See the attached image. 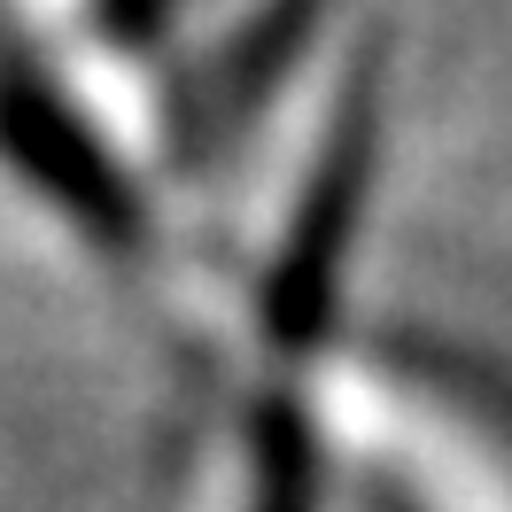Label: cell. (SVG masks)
<instances>
[{
	"mask_svg": "<svg viewBox=\"0 0 512 512\" xmlns=\"http://www.w3.org/2000/svg\"><path fill=\"white\" fill-rule=\"evenodd\" d=\"M0 132H8V148L32 163L39 179L63 194L70 210H78V218H94L109 241H132V210H125V194L101 179V156L63 125V117H55V101H39V94L0 101Z\"/></svg>",
	"mask_w": 512,
	"mask_h": 512,
	"instance_id": "1",
	"label": "cell"
},
{
	"mask_svg": "<svg viewBox=\"0 0 512 512\" xmlns=\"http://www.w3.org/2000/svg\"><path fill=\"white\" fill-rule=\"evenodd\" d=\"M256 512H311V443L288 404L256 427Z\"/></svg>",
	"mask_w": 512,
	"mask_h": 512,
	"instance_id": "2",
	"label": "cell"
},
{
	"mask_svg": "<svg viewBox=\"0 0 512 512\" xmlns=\"http://www.w3.org/2000/svg\"><path fill=\"white\" fill-rule=\"evenodd\" d=\"M311 16H319V0H272V8H264V16L249 24V39H241V63H233V94L249 101L256 86L272 78V63H280L295 39H303V24H311Z\"/></svg>",
	"mask_w": 512,
	"mask_h": 512,
	"instance_id": "3",
	"label": "cell"
}]
</instances>
